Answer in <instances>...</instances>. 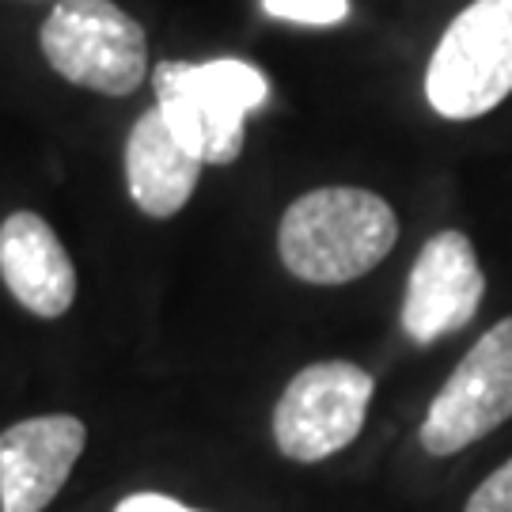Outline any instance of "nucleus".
Wrapping results in <instances>:
<instances>
[{
    "label": "nucleus",
    "mask_w": 512,
    "mask_h": 512,
    "mask_svg": "<svg viewBox=\"0 0 512 512\" xmlns=\"http://www.w3.org/2000/svg\"><path fill=\"white\" fill-rule=\"evenodd\" d=\"M399 243L395 209L361 186H319L296 198L277 228L285 270L308 285H346L376 270Z\"/></svg>",
    "instance_id": "f257e3e1"
},
{
    "label": "nucleus",
    "mask_w": 512,
    "mask_h": 512,
    "mask_svg": "<svg viewBox=\"0 0 512 512\" xmlns=\"http://www.w3.org/2000/svg\"><path fill=\"white\" fill-rule=\"evenodd\" d=\"M152 88L175 141L202 164L239 160L247 114L270 99V80L236 57H217L205 65L164 61L152 73Z\"/></svg>",
    "instance_id": "f03ea898"
},
{
    "label": "nucleus",
    "mask_w": 512,
    "mask_h": 512,
    "mask_svg": "<svg viewBox=\"0 0 512 512\" xmlns=\"http://www.w3.org/2000/svg\"><path fill=\"white\" fill-rule=\"evenodd\" d=\"M512 92V0H475L440 35L425 99L440 118L471 122Z\"/></svg>",
    "instance_id": "7ed1b4c3"
},
{
    "label": "nucleus",
    "mask_w": 512,
    "mask_h": 512,
    "mask_svg": "<svg viewBox=\"0 0 512 512\" xmlns=\"http://www.w3.org/2000/svg\"><path fill=\"white\" fill-rule=\"evenodd\" d=\"M42 54L76 88L122 99L148 76L145 27L114 0H57L42 23Z\"/></svg>",
    "instance_id": "20e7f679"
},
{
    "label": "nucleus",
    "mask_w": 512,
    "mask_h": 512,
    "mask_svg": "<svg viewBox=\"0 0 512 512\" xmlns=\"http://www.w3.org/2000/svg\"><path fill=\"white\" fill-rule=\"evenodd\" d=\"M376 380L353 361L300 368L274 406L277 452L293 463H323L365 429Z\"/></svg>",
    "instance_id": "39448f33"
},
{
    "label": "nucleus",
    "mask_w": 512,
    "mask_h": 512,
    "mask_svg": "<svg viewBox=\"0 0 512 512\" xmlns=\"http://www.w3.org/2000/svg\"><path fill=\"white\" fill-rule=\"evenodd\" d=\"M512 418V315L467 349L437 391L418 437L429 456H456Z\"/></svg>",
    "instance_id": "423d86ee"
},
{
    "label": "nucleus",
    "mask_w": 512,
    "mask_h": 512,
    "mask_svg": "<svg viewBox=\"0 0 512 512\" xmlns=\"http://www.w3.org/2000/svg\"><path fill=\"white\" fill-rule=\"evenodd\" d=\"M482 296L486 277L478 266L475 243L456 228H444L418 251L406 281V338L418 346H433L444 334H456L475 319Z\"/></svg>",
    "instance_id": "0eeeda50"
},
{
    "label": "nucleus",
    "mask_w": 512,
    "mask_h": 512,
    "mask_svg": "<svg viewBox=\"0 0 512 512\" xmlns=\"http://www.w3.org/2000/svg\"><path fill=\"white\" fill-rule=\"evenodd\" d=\"M88 444L84 421L42 414L0 433V512H42L73 475Z\"/></svg>",
    "instance_id": "6e6552de"
},
{
    "label": "nucleus",
    "mask_w": 512,
    "mask_h": 512,
    "mask_svg": "<svg viewBox=\"0 0 512 512\" xmlns=\"http://www.w3.org/2000/svg\"><path fill=\"white\" fill-rule=\"evenodd\" d=\"M0 277L38 319H61L76 300V266L50 220L19 209L0 224Z\"/></svg>",
    "instance_id": "1a4fd4ad"
},
{
    "label": "nucleus",
    "mask_w": 512,
    "mask_h": 512,
    "mask_svg": "<svg viewBox=\"0 0 512 512\" xmlns=\"http://www.w3.org/2000/svg\"><path fill=\"white\" fill-rule=\"evenodd\" d=\"M202 160L194 152H186L171 126L164 122L160 107L145 110L133 129H129L126 141V183L129 198L137 202V209L152 220L175 217L194 186L202 179Z\"/></svg>",
    "instance_id": "9d476101"
},
{
    "label": "nucleus",
    "mask_w": 512,
    "mask_h": 512,
    "mask_svg": "<svg viewBox=\"0 0 512 512\" xmlns=\"http://www.w3.org/2000/svg\"><path fill=\"white\" fill-rule=\"evenodd\" d=\"M266 16L304 27H334L349 16V0H262Z\"/></svg>",
    "instance_id": "9b49d317"
},
{
    "label": "nucleus",
    "mask_w": 512,
    "mask_h": 512,
    "mask_svg": "<svg viewBox=\"0 0 512 512\" xmlns=\"http://www.w3.org/2000/svg\"><path fill=\"white\" fill-rule=\"evenodd\" d=\"M463 512H512V459L501 463L494 475L467 497V509Z\"/></svg>",
    "instance_id": "f8f14e48"
},
{
    "label": "nucleus",
    "mask_w": 512,
    "mask_h": 512,
    "mask_svg": "<svg viewBox=\"0 0 512 512\" xmlns=\"http://www.w3.org/2000/svg\"><path fill=\"white\" fill-rule=\"evenodd\" d=\"M114 512H198V509H190V505H183V501H175V497L167 494H129L114 505Z\"/></svg>",
    "instance_id": "ddd939ff"
}]
</instances>
